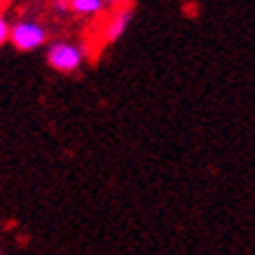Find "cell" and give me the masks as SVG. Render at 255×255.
<instances>
[{
	"mask_svg": "<svg viewBox=\"0 0 255 255\" xmlns=\"http://www.w3.org/2000/svg\"><path fill=\"white\" fill-rule=\"evenodd\" d=\"M85 61V49L73 42H54L47 49V63L59 73H75Z\"/></svg>",
	"mask_w": 255,
	"mask_h": 255,
	"instance_id": "obj_1",
	"label": "cell"
},
{
	"mask_svg": "<svg viewBox=\"0 0 255 255\" xmlns=\"http://www.w3.org/2000/svg\"><path fill=\"white\" fill-rule=\"evenodd\" d=\"M47 40V31L40 26L38 21H31V19H21L12 26V35H9V42L19 49V52H33L38 47L45 45Z\"/></svg>",
	"mask_w": 255,
	"mask_h": 255,
	"instance_id": "obj_2",
	"label": "cell"
},
{
	"mask_svg": "<svg viewBox=\"0 0 255 255\" xmlns=\"http://www.w3.org/2000/svg\"><path fill=\"white\" fill-rule=\"evenodd\" d=\"M131 23V9L129 7H122V9H115V14L106 23V42H115L124 35V31L129 28Z\"/></svg>",
	"mask_w": 255,
	"mask_h": 255,
	"instance_id": "obj_3",
	"label": "cell"
},
{
	"mask_svg": "<svg viewBox=\"0 0 255 255\" xmlns=\"http://www.w3.org/2000/svg\"><path fill=\"white\" fill-rule=\"evenodd\" d=\"M106 7V0H70V12L80 16H96Z\"/></svg>",
	"mask_w": 255,
	"mask_h": 255,
	"instance_id": "obj_4",
	"label": "cell"
},
{
	"mask_svg": "<svg viewBox=\"0 0 255 255\" xmlns=\"http://www.w3.org/2000/svg\"><path fill=\"white\" fill-rule=\"evenodd\" d=\"M12 35V26L7 23V19H0V42H7Z\"/></svg>",
	"mask_w": 255,
	"mask_h": 255,
	"instance_id": "obj_5",
	"label": "cell"
},
{
	"mask_svg": "<svg viewBox=\"0 0 255 255\" xmlns=\"http://www.w3.org/2000/svg\"><path fill=\"white\" fill-rule=\"evenodd\" d=\"M127 2H129V0H106V5H110V7H115V9L127 7Z\"/></svg>",
	"mask_w": 255,
	"mask_h": 255,
	"instance_id": "obj_6",
	"label": "cell"
}]
</instances>
